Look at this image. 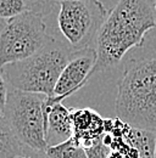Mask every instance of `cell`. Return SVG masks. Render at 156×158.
Wrapping results in <instances>:
<instances>
[{
    "label": "cell",
    "mask_w": 156,
    "mask_h": 158,
    "mask_svg": "<svg viewBox=\"0 0 156 158\" xmlns=\"http://www.w3.org/2000/svg\"><path fill=\"white\" fill-rule=\"evenodd\" d=\"M154 28L155 0H119L98 33V61L93 76L116 67L131 49L143 44L145 34Z\"/></svg>",
    "instance_id": "1"
},
{
    "label": "cell",
    "mask_w": 156,
    "mask_h": 158,
    "mask_svg": "<svg viewBox=\"0 0 156 158\" xmlns=\"http://www.w3.org/2000/svg\"><path fill=\"white\" fill-rule=\"evenodd\" d=\"M117 89V117L132 128L156 131V59L131 61Z\"/></svg>",
    "instance_id": "2"
},
{
    "label": "cell",
    "mask_w": 156,
    "mask_h": 158,
    "mask_svg": "<svg viewBox=\"0 0 156 158\" xmlns=\"http://www.w3.org/2000/svg\"><path fill=\"white\" fill-rule=\"evenodd\" d=\"M71 54L70 45L55 38L33 56L1 67V72L10 89L51 98Z\"/></svg>",
    "instance_id": "3"
},
{
    "label": "cell",
    "mask_w": 156,
    "mask_h": 158,
    "mask_svg": "<svg viewBox=\"0 0 156 158\" xmlns=\"http://www.w3.org/2000/svg\"><path fill=\"white\" fill-rule=\"evenodd\" d=\"M54 39L45 17L32 11L6 21L0 34V68L33 56Z\"/></svg>",
    "instance_id": "4"
},
{
    "label": "cell",
    "mask_w": 156,
    "mask_h": 158,
    "mask_svg": "<svg viewBox=\"0 0 156 158\" xmlns=\"http://www.w3.org/2000/svg\"><path fill=\"white\" fill-rule=\"evenodd\" d=\"M109 16L100 0H66L58 2L56 23L72 51L95 48L98 33Z\"/></svg>",
    "instance_id": "5"
},
{
    "label": "cell",
    "mask_w": 156,
    "mask_h": 158,
    "mask_svg": "<svg viewBox=\"0 0 156 158\" xmlns=\"http://www.w3.org/2000/svg\"><path fill=\"white\" fill-rule=\"evenodd\" d=\"M46 95L9 88L4 117L22 145L45 152V101Z\"/></svg>",
    "instance_id": "6"
},
{
    "label": "cell",
    "mask_w": 156,
    "mask_h": 158,
    "mask_svg": "<svg viewBox=\"0 0 156 158\" xmlns=\"http://www.w3.org/2000/svg\"><path fill=\"white\" fill-rule=\"evenodd\" d=\"M97 61L98 54L95 48H85L72 51L71 57L58 80L54 96H48V101L50 103L62 102L82 89L93 76Z\"/></svg>",
    "instance_id": "7"
},
{
    "label": "cell",
    "mask_w": 156,
    "mask_h": 158,
    "mask_svg": "<svg viewBox=\"0 0 156 158\" xmlns=\"http://www.w3.org/2000/svg\"><path fill=\"white\" fill-rule=\"evenodd\" d=\"M45 140L48 146L62 143L73 136L72 108H67L62 102L50 103L45 101Z\"/></svg>",
    "instance_id": "8"
},
{
    "label": "cell",
    "mask_w": 156,
    "mask_h": 158,
    "mask_svg": "<svg viewBox=\"0 0 156 158\" xmlns=\"http://www.w3.org/2000/svg\"><path fill=\"white\" fill-rule=\"evenodd\" d=\"M75 141L84 150L105 134V119L92 108H72Z\"/></svg>",
    "instance_id": "9"
},
{
    "label": "cell",
    "mask_w": 156,
    "mask_h": 158,
    "mask_svg": "<svg viewBox=\"0 0 156 158\" xmlns=\"http://www.w3.org/2000/svg\"><path fill=\"white\" fill-rule=\"evenodd\" d=\"M126 140L131 146L138 150L140 158H155L156 131L129 127Z\"/></svg>",
    "instance_id": "10"
},
{
    "label": "cell",
    "mask_w": 156,
    "mask_h": 158,
    "mask_svg": "<svg viewBox=\"0 0 156 158\" xmlns=\"http://www.w3.org/2000/svg\"><path fill=\"white\" fill-rule=\"evenodd\" d=\"M23 148L24 145H22L9 122L0 112V158L19 157Z\"/></svg>",
    "instance_id": "11"
},
{
    "label": "cell",
    "mask_w": 156,
    "mask_h": 158,
    "mask_svg": "<svg viewBox=\"0 0 156 158\" xmlns=\"http://www.w3.org/2000/svg\"><path fill=\"white\" fill-rule=\"evenodd\" d=\"M45 153L48 158H88L85 150L73 138L55 146H48Z\"/></svg>",
    "instance_id": "12"
},
{
    "label": "cell",
    "mask_w": 156,
    "mask_h": 158,
    "mask_svg": "<svg viewBox=\"0 0 156 158\" xmlns=\"http://www.w3.org/2000/svg\"><path fill=\"white\" fill-rule=\"evenodd\" d=\"M27 11L24 0H0V21L15 19Z\"/></svg>",
    "instance_id": "13"
},
{
    "label": "cell",
    "mask_w": 156,
    "mask_h": 158,
    "mask_svg": "<svg viewBox=\"0 0 156 158\" xmlns=\"http://www.w3.org/2000/svg\"><path fill=\"white\" fill-rule=\"evenodd\" d=\"M27 11H32L34 14H38L43 17L49 16L55 6L58 5V0H24Z\"/></svg>",
    "instance_id": "14"
},
{
    "label": "cell",
    "mask_w": 156,
    "mask_h": 158,
    "mask_svg": "<svg viewBox=\"0 0 156 158\" xmlns=\"http://www.w3.org/2000/svg\"><path fill=\"white\" fill-rule=\"evenodd\" d=\"M104 136V135H102ZM102 136L98 139L97 141L88 148H85L88 158H109L111 150L109 146H106L102 141Z\"/></svg>",
    "instance_id": "15"
},
{
    "label": "cell",
    "mask_w": 156,
    "mask_h": 158,
    "mask_svg": "<svg viewBox=\"0 0 156 158\" xmlns=\"http://www.w3.org/2000/svg\"><path fill=\"white\" fill-rule=\"evenodd\" d=\"M7 95H9V85L4 78V74H2L1 68H0V112L1 113L4 112V108L6 106Z\"/></svg>",
    "instance_id": "16"
},
{
    "label": "cell",
    "mask_w": 156,
    "mask_h": 158,
    "mask_svg": "<svg viewBox=\"0 0 156 158\" xmlns=\"http://www.w3.org/2000/svg\"><path fill=\"white\" fill-rule=\"evenodd\" d=\"M16 158H48V156H46L45 152H41V151H38V150H34V148L24 146L23 152Z\"/></svg>",
    "instance_id": "17"
},
{
    "label": "cell",
    "mask_w": 156,
    "mask_h": 158,
    "mask_svg": "<svg viewBox=\"0 0 156 158\" xmlns=\"http://www.w3.org/2000/svg\"><path fill=\"white\" fill-rule=\"evenodd\" d=\"M5 24H6V21H0V34H1V31H2Z\"/></svg>",
    "instance_id": "18"
},
{
    "label": "cell",
    "mask_w": 156,
    "mask_h": 158,
    "mask_svg": "<svg viewBox=\"0 0 156 158\" xmlns=\"http://www.w3.org/2000/svg\"><path fill=\"white\" fill-rule=\"evenodd\" d=\"M61 1H66V0H58V2H61Z\"/></svg>",
    "instance_id": "19"
},
{
    "label": "cell",
    "mask_w": 156,
    "mask_h": 158,
    "mask_svg": "<svg viewBox=\"0 0 156 158\" xmlns=\"http://www.w3.org/2000/svg\"><path fill=\"white\" fill-rule=\"evenodd\" d=\"M155 7H156V0H155Z\"/></svg>",
    "instance_id": "20"
},
{
    "label": "cell",
    "mask_w": 156,
    "mask_h": 158,
    "mask_svg": "<svg viewBox=\"0 0 156 158\" xmlns=\"http://www.w3.org/2000/svg\"><path fill=\"white\" fill-rule=\"evenodd\" d=\"M155 158H156V151H155Z\"/></svg>",
    "instance_id": "21"
}]
</instances>
